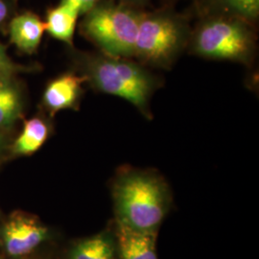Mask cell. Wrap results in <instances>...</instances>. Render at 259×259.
Returning <instances> with one entry per match:
<instances>
[{
    "instance_id": "obj_1",
    "label": "cell",
    "mask_w": 259,
    "mask_h": 259,
    "mask_svg": "<svg viewBox=\"0 0 259 259\" xmlns=\"http://www.w3.org/2000/svg\"><path fill=\"white\" fill-rule=\"evenodd\" d=\"M69 48L72 70L82 75L93 90L121 97L133 104L146 118H152L150 102L161 85V80L146 66L129 58Z\"/></svg>"
},
{
    "instance_id": "obj_2",
    "label": "cell",
    "mask_w": 259,
    "mask_h": 259,
    "mask_svg": "<svg viewBox=\"0 0 259 259\" xmlns=\"http://www.w3.org/2000/svg\"><path fill=\"white\" fill-rule=\"evenodd\" d=\"M116 223L141 232H157L171 205L170 190L156 172L126 168L112 185Z\"/></svg>"
},
{
    "instance_id": "obj_3",
    "label": "cell",
    "mask_w": 259,
    "mask_h": 259,
    "mask_svg": "<svg viewBox=\"0 0 259 259\" xmlns=\"http://www.w3.org/2000/svg\"><path fill=\"white\" fill-rule=\"evenodd\" d=\"M253 26L230 15L205 13L194 30H191L189 50L205 59L250 65L256 49Z\"/></svg>"
},
{
    "instance_id": "obj_4",
    "label": "cell",
    "mask_w": 259,
    "mask_h": 259,
    "mask_svg": "<svg viewBox=\"0 0 259 259\" xmlns=\"http://www.w3.org/2000/svg\"><path fill=\"white\" fill-rule=\"evenodd\" d=\"M142 15L118 0H101L82 16L79 30L103 54L132 59Z\"/></svg>"
},
{
    "instance_id": "obj_5",
    "label": "cell",
    "mask_w": 259,
    "mask_h": 259,
    "mask_svg": "<svg viewBox=\"0 0 259 259\" xmlns=\"http://www.w3.org/2000/svg\"><path fill=\"white\" fill-rule=\"evenodd\" d=\"M190 35L187 19L173 10L143 12L134 58L146 67L168 69L188 47Z\"/></svg>"
},
{
    "instance_id": "obj_6",
    "label": "cell",
    "mask_w": 259,
    "mask_h": 259,
    "mask_svg": "<svg viewBox=\"0 0 259 259\" xmlns=\"http://www.w3.org/2000/svg\"><path fill=\"white\" fill-rule=\"evenodd\" d=\"M85 83L82 75L70 70L58 75L47 83L41 96L40 111L54 118L59 111H77L83 98Z\"/></svg>"
},
{
    "instance_id": "obj_7",
    "label": "cell",
    "mask_w": 259,
    "mask_h": 259,
    "mask_svg": "<svg viewBox=\"0 0 259 259\" xmlns=\"http://www.w3.org/2000/svg\"><path fill=\"white\" fill-rule=\"evenodd\" d=\"M1 236L8 254L22 256L47 240L48 230L35 218L16 213L3 226Z\"/></svg>"
},
{
    "instance_id": "obj_8",
    "label": "cell",
    "mask_w": 259,
    "mask_h": 259,
    "mask_svg": "<svg viewBox=\"0 0 259 259\" xmlns=\"http://www.w3.org/2000/svg\"><path fill=\"white\" fill-rule=\"evenodd\" d=\"M11 44L26 55L35 54L46 32L45 21L35 12H17L6 28Z\"/></svg>"
},
{
    "instance_id": "obj_9",
    "label": "cell",
    "mask_w": 259,
    "mask_h": 259,
    "mask_svg": "<svg viewBox=\"0 0 259 259\" xmlns=\"http://www.w3.org/2000/svg\"><path fill=\"white\" fill-rule=\"evenodd\" d=\"M26 95L18 75L0 76V130L10 133L23 118Z\"/></svg>"
},
{
    "instance_id": "obj_10",
    "label": "cell",
    "mask_w": 259,
    "mask_h": 259,
    "mask_svg": "<svg viewBox=\"0 0 259 259\" xmlns=\"http://www.w3.org/2000/svg\"><path fill=\"white\" fill-rule=\"evenodd\" d=\"M53 128V118L39 111L34 116L23 120L21 132L10 144V153L17 157L35 154L49 139Z\"/></svg>"
},
{
    "instance_id": "obj_11",
    "label": "cell",
    "mask_w": 259,
    "mask_h": 259,
    "mask_svg": "<svg viewBox=\"0 0 259 259\" xmlns=\"http://www.w3.org/2000/svg\"><path fill=\"white\" fill-rule=\"evenodd\" d=\"M157 232H141L116 223V249L120 259H158Z\"/></svg>"
},
{
    "instance_id": "obj_12",
    "label": "cell",
    "mask_w": 259,
    "mask_h": 259,
    "mask_svg": "<svg viewBox=\"0 0 259 259\" xmlns=\"http://www.w3.org/2000/svg\"><path fill=\"white\" fill-rule=\"evenodd\" d=\"M80 18L76 10L59 2L56 6L48 8L46 13V31L50 37L73 47L75 31Z\"/></svg>"
},
{
    "instance_id": "obj_13",
    "label": "cell",
    "mask_w": 259,
    "mask_h": 259,
    "mask_svg": "<svg viewBox=\"0 0 259 259\" xmlns=\"http://www.w3.org/2000/svg\"><path fill=\"white\" fill-rule=\"evenodd\" d=\"M116 245L111 234L100 233L77 243L70 259H115Z\"/></svg>"
},
{
    "instance_id": "obj_14",
    "label": "cell",
    "mask_w": 259,
    "mask_h": 259,
    "mask_svg": "<svg viewBox=\"0 0 259 259\" xmlns=\"http://www.w3.org/2000/svg\"><path fill=\"white\" fill-rule=\"evenodd\" d=\"M205 13H220L255 24L259 17V0H206Z\"/></svg>"
},
{
    "instance_id": "obj_15",
    "label": "cell",
    "mask_w": 259,
    "mask_h": 259,
    "mask_svg": "<svg viewBox=\"0 0 259 259\" xmlns=\"http://www.w3.org/2000/svg\"><path fill=\"white\" fill-rule=\"evenodd\" d=\"M37 65H25L18 64L12 60L7 48L0 42V76L19 75L36 71Z\"/></svg>"
},
{
    "instance_id": "obj_16",
    "label": "cell",
    "mask_w": 259,
    "mask_h": 259,
    "mask_svg": "<svg viewBox=\"0 0 259 259\" xmlns=\"http://www.w3.org/2000/svg\"><path fill=\"white\" fill-rule=\"evenodd\" d=\"M18 12L17 0H0V30L6 31L10 19Z\"/></svg>"
},
{
    "instance_id": "obj_17",
    "label": "cell",
    "mask_w": 259,
    "mask_h": 259,
    "mask_svg": "<svg viewBox=\"0 0 259 259\" xmlns=\"http://www.w3.org/2000/svg\"><path fill=\"white\" fill-rule=\"evenodd\" d=\"M100 1L101 0H60L61 3L76 10L79 13L80 17L83 16L90 10L93 9Z\"/></svg>"
},
{
    "instance_id": "obj_18",
    "label": "cell",
    "mask_w": 259,
    "mask_h": 259,
    "mask_svg": "<svg viewBox=\"0 0 259 259\" xmlns=\"http://www.w3.org/2000/svg\"><path fill=\"white\" fill-rule=\"evenodd\" d=\"M8 135H9V133L0 130V157L3 155V153L6 149L9 148Z\"/></svg>"
},
{
    "instance_id": "obj_19",
    "label": "cell",
    "mask_w": 259,
    "mask_h": 259,
    "mask_svg": "<svg viewBox=\"0 0 259 259\" xmlns=\"http://www.w3.org/2000/svg\"><path fill=\"white\" fill-rule=\"evenodd\" d=\"M118 1L128 4L130 6L141 9L143 6H145L148 3L149 0H118Z\"/></svg>"
}]
</instances>
